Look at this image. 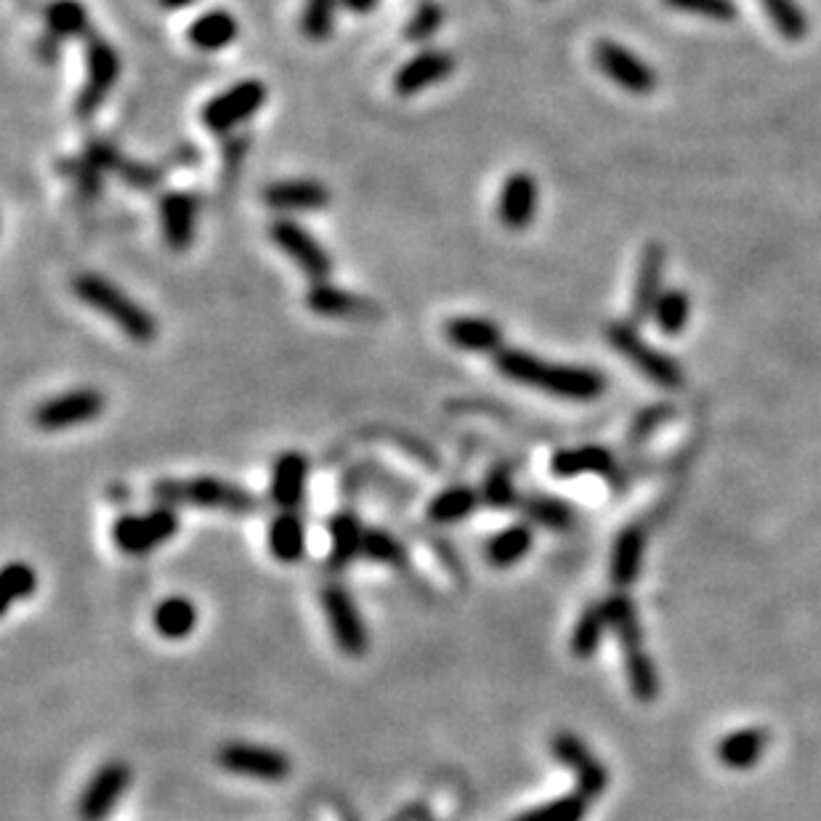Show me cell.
Returning <instances> with one entry per match:
<instances>
[{
  "mask_svg": "<svg viewBox=\"0 0 821 821\" xmlns=\"http://www.w3.org/2000/svg\"><path fill=\"white\" fill-rule=\"evenodd\" d=\"M494 368L508 380L519 386H529L551 393V397L572 399V402H590L607 391V376L593 368L580 364H555L545 362L538 354H529L524 349H500L494 354Z\"/></svg>",
  "mask_w": 821,
  "mask_h": 821,
  "instance_id": "6da1fadb",
  "label": "cell"
},
{
  "mask_svg": "<svg viewBox=\"0 0 821 821\" xmlns=\"http://www.w3.org/2000/svg\"><path fill=\"white\" fill-rule=\"evenodd\" d=\"M72 293L86 307H91L101 317L110 319L114 328L123 330L131 341L152 343L158 338V319L149 314L139 301H133L123 288L107 280V277L93 274V271L78 274L72 280Z\"/></svg>",
  "mask_w": 821,
  "mask_h": 821,
  "instance_id": "7a4b0ae2",
  "label": "cell"
},
{
  "mask_svg": "<svg viewBox=\"0 0 821 821\" xmlns=\"http://www.w3.org/2000/svg\"><path fill=\"white\" fill-rule=\"evenodd\" d=\"M152 498L160 505H194L202 511H221L229 515H250L261 503L246 487L232 484L216 477H194V479H160L152 487Z\"/></svg>",
  "mask_w": 821,
  "mask_h": 821,
  "instance_id": "3957f363",
  "label": "cell"
},
{
  "mask_svg": "<svg viewBox=\"0 0 821 821\" xmlns=\"http://www.w3.org/2000/svg\"><path fill=\"white\" fill-rule=\"evenodd\" d=\"M607 341L614 351H620L633 368L647 376L651 383L662 389H681L683 386V368L673 357L654 349L641 338V332L633 322H612L607 324Z\"/></svg>",
  "mask_w": 821,
  "mask_h": 821,
  "instance_id": "277c9868",
  "label": "cell"
},
{
  "mask_svg": "<svg viewBox=\"0 0 821 821\" xmlns=\"http://www.w3.org/2000/svg\"><path fill=\"white\" fill-rule=\"evenodd\" d=\"M179 534L176 508L158 505L149 513H123L112 524V542L126 555H147Z\"/></svg>",
  "mask_w": 821,
  "mask_h": 821,
  "instance_id": "5b68a950",
  "label": "cell"
},
{
  "mask_svg": "<svg viewBox=\"0 0 821 821\" xmlns=\"http://www.w3.org/2000/svg\"><path fill=\"white\" fill-rule=\"evenodd\" d=\"M120 78V53L110 40L91 36L86 46V80L83 88L74 99V112L80 118H93L104 101L114 91V83Z\"/></svg>",
  "mask_w": 821,
  "mask_h": 821,
  "instance_id": "8992f818",
  "label": "cell"
},
{
  "mask_svg": "<svg viewBox=\"0 0 821 821\" xmlns=\"http://www.w3.org/2000/svg\"><path fill=\"white\" fill-rule=\"evenodd\" d=\"M267 86L263 80L248 78L240 83L229 86L227 91H221L219 97H213L202 107L200 120L210 133H229L242 123H248L250 118H256L258 112L267 104Z\"/></svg>",
  "mask_w": 821,
  "mask_h": 821,
  "instance_id": "52a82bcc",
  "label": "cell"
},
{
  "mask_svg": "<svg viewBox=\"0 0 821 821\" xmlns=\"http://www.w3.org/2000/svg\"><path fill=\"white\" fill-rule=\"evenodd\" d=\"M104 407H107L104 393L93 389V386H86V389L57 393V397L40 402L36 407V412H32V423H36L40 431L78 429V425L97 420L101 412H104Z\"/></svg>",
  "mask_w": 821,
  "mask_h": 821,
  "instance_id": "ba28073f",
  "label": "cell"
},
{
  "mask_svg": "<svg viewBox=\"0 0 821 821\" xmlns=\"http://www.w3.org/2000/svg\"><path fill=\"white\" fill-rule=\"evenodd\" d=\"M322 607H324V614H328V625H330L336 647L341 649L343 654L354 657V660L368 654V647H370L368 625H364L362 614H359V607H357V601L351 599L349 588L341 585V582L324 585Z\"/></svg>",
  "mask_w": 821,
  "mask_h": 821,
  "instance_id": "9c48e42d",
  "label": "cell"
},
{
  "mask_svg": "<svg viewBox=\"0 0 821 821\" xmlns=\"http://www.w3.org/2000/svg\"><path fill=\"white\" fill-rule=\"evenodd\" d=\"M269 240L296 263L311 282L328 280L332 271V258L322 242L309 232L303 223L293 219H277L269 223Z\"/></svg>",
  "mask_w": 821,
  "mask_h": 821,
  "instance_id": "30bf717a",
  "label": "cell"
},
{
  "mask_svg": "<svg viewBox=\"0 0 821 821\" xmlns=\"http://www.w3.org/2000/svg\"><path fill=\"white\" fill-rule=\"evenodd\" d=\"M216 760L223 771L237 777L261 779V782H282L293 771V760L277 748L248 742H227L216 752Z\"/></svg>",
  "mask_w": 821,
  "mask_h": 821,
  "instance_id": "8fae6325",
  "label": "cell"
},
{
  "mask_svg": "<svg viewBox=\"0 0 821 821\" xmlns=\"http://www.w3.org/2000/svg\"><path fill=\"white\" fill-rule=\"evenodd\" d=\"M593 62L614 86L635 93V97H647L657 88V72L638 53L614 43V40L601 38L593 46Z\"/></svg>",
  "mask_w": 821,
  "mask_h": 821,
  "instance_id": "7c38bea8",
  "label": "cell"
},
{
  "mask_svg": "<svg viewBox=\"0 0 821 821\" xmlns=\"http://www.w3.org/2000/svg\"><path fill=\"white\" fill-rule=\"evenodd\" d=\"M131 765L123 760H110V763L99 765L97 773L88 779L78 798V819L80 821H104L126 795L131 787Z\"/></svg>",
  "mask_w": 821,
  "mask_h": 821,
  "instance_id": "4fadbf2b",
  "label": "cell"
},
{
  "mask_svg": "<svg viewBox=\"0 0 821 821\" xmlns=\"http://www.w3.org/2000/svg\"><path fill=\"white\" fill-rule=\"evenodd\" d=\"M551 752L564 769H569L577 777V792L588 800L601 798L609 787V771L603 763L593 755V750L582 742L572 731H559L551 739Z\"/></svg>",
  "mask_w": 821,
  "mask_h": 821,
  "instance_id": "5bb4252c",
  "label": "cell"
},
{
  "mask_svg": "<svg viewBox=\"0 0 821 821\" xmlns=\"http://www.w3.org/2000/svg\"><path fill=\"white\" fill-rule=\"evenodd\" d=\"M664 248L660 242H649L641 250V261H638L633 298H630V322L641 328L654 314L657 301L664 293Z\"/></svg>",
  "mask_w": 821,
  "mask_h": 821,
  "instance_id": "9a60e30c",
  "label": "cell"
},
{
  "mask_svg": "<svg viewBox=\"0 0 821 821\" xmlns=\"http://www.w3.org/2000/svg\"><path fill=\"white\" fill-rule=\"evenodd\" d=\"M540 189L538 179L527 171H515L508 176L498 194V219L511 232H521L538 219Z\"/></svg>",
  "mask_w": 821,
  "mask_h": 821,
  "instance_id": "2e32d148",
  "label": "cell"
},
{
  "mask_svg": "<svg viewBox=\"0 0 821 821\" xmlns=\"http://www.w3.org/2000/svg\"><path fill=\"white\" fill-rule=\"evenodd\" d=\"M454 57L444 49H423L412 59L399 67L393 74V91L399 97H415V93L425 91V88L442 83L454 72Z\"/></svg>",
  "mask_w": 821,
  "mask_h": 821,
  "instance_id": "e0dca14e",
  "label": "cell"
},
{
  "mask_svg": "<svg viewBox=\"0 0 821 821\" xmlns=\"http://www.w3.org/2000/svg\"><path fill=\"white\" fill-rule=\"evenodd\" d=\"M309 460L303 452H282L271 465L269 498L282 511H296L307 500Z\"/></svg>",
  "mask_w": 821,
  "mask_h": 821,
  "instance_id": "ac0fdd59",
  "label": "cell"
},
{
  "mask_svg": "<svg viewBox=\"0 0 821 821\" xmlns=\"http://www.w3.org/2000/svg\"><path fill=\"white\" fill-rule=\"evenodd\" d=\"M197 197L189 192H166L160 197V229L166 246L181 253L194 242L197 234Z\"/></svg>",
  "mask_w": 821,
  "mask_h": 821,
  "instance_id": "d6986e66",
  "label": "cell"
},
{
  "mask_svg": "<svg viewBox=\"0 0 821 821\" xmlns=\"http://www.w3.org/2000/svg\"><path fill=\"white\" fill-rule=\"evenodd\" d=\"M307 307L319 317L330 319H376L378 307L370 298L351 293V290L338 288L328 280L311 282L307 290Z\"/></svg>",
  "mask_w": 821,
  "mask_h": 821,
  "instance_id": "ffe728a7",
  "label": "cell"
},
{
  "mask_svg": "<svg viewBox=\"0 0 821 821\" xmlns=\"http://www.w3.org/2000/svg\"><path fill=\"white\" fill-rule=\"evenodd\" d=\"M263 202L280 213H314L330 206V189L314 179H284L263 189Z\"/></svg>",
  "mask_w": 821,
  "mask_h": 821,
  "instance_id": "44dd1931",
  "label": "cell"
},
{
  "mask_svg": "<svg viewBox=\"0 0 821 821\" xmlns=\"http://www.w3.org/2000/svg\"><path fill=\"white\" fill-rule=\"evenodd\" d=\"M447 343L471 354H498L503 349V328L487 317H452L444 322Z\"/></svg>",
  "mask_w": 821,
  "mask_h": 821,
  "instance_id": "7402d4cb",
  "label": "cell"
},
{
  "mask_svg": "<svg viewBox=\"0 0 821 821\" xmlns=\"http://www.w3.org/2000/svg\"><path fill=\"white\" fill-rule=\"evenodd\" d=\"M240 36V22L232 11L227 9H210L202 11L200 17L192 19V24L187 27V40L189 46H194L197 51H223L234 43Z\"/></svg>",
  "mask_w": 821,
  "mask_h": 821,
  "instance_id": "603a6c76",
  "label": "cell"
},
{
  "mask_svg": "<svg viewBox=\"0 0 821 821\" xmlns=\"http://www.w3.org/2000/svg\"><path fill=\"white\" fill-rule=\"evenodd\" d=\"M269 553L280 564H298L307 555V524L296 511H282L271 519L269 532Z\"/></svg>",
  "mask_w": 821,
  "mask_h": 821,
  "instance_id": "cb8c5ba5",
  "label": "cell"
},
{
  "mask_svg": "<svg viewBox=\"0 0 821 821\" xmlns=\"http://www.w3.org/2000/svg\"><path fill=\"white\" fill-rule=\"evenodd\" d=\"M330 569L341 572L362 555L364 532L368 527L357 519V513L341 511L330 519Z\"/></svg>",
  "mask_w": 821,
  "mask_h": 821,
  "instance_id": "d4e9b609",
  "label": "cell"
},
{
  "mask_svg": "<svg viewBox=\"0 0 821 821\" xmlns=\"http://www.w3.org/2000/svg\"><path fill=\"white\" fill-rule=\"evenodd\" d=\"M614 471V458L607 447L588 444L574 447V450H559L551 458V473L559 479L585 477V473H599L609 477Z\"/></svg>",
  "mask_w": 821,
  "mask_h": 821,
  "instance_id": "484cf974",
  "label": "cell"
},
{
  "mask_svg": "<svg viewBox=\"0 0 821 821\" xmlns=\"http://www.w3.org/2000/svg\"><path fill=\"white\" fill-rule=\"evenodd\" d=\"M643 551H647V532L641 527H628L617 534L612 564H609V577L617 588L633 585L641 574Z\"/></svg>",
  "mask_w": 821,
  "mask_h": 821,
  "instance_id": "4316f807",
  "label": "cell"
},
{
  "mask_svg": "<svg viewBox=\"0 0 821 821\" xmlns=\"http://www.w3.org/2000/svg\"><path fill=\"white\" fill-rule=\"evenodd\" d=\"M532 545H534L532 527H529L527 521H515V524L503 527L498 534H492V538L487 540L484 559L490 561L492 567L508 569L519 564V561L532 551Z\"/></svg>",
  "mask_w": 821,
  "mask_h": 821,
  "instance_id": "83f0119b",
  "label": "cell"
},
{
  "mask_svg": "<svg viewBox=\"0 0 821 821\" xmlns=\"http://www.w3.org/2000/svg\"><path fill=\"white\" fill-rule=\"evenodd\" d=\"M769 748V731L763 729H739L734 734L723 737L718 744V760L725 769L748 771L758 763Z\"/></svg>",
  "mask_w": 821,
  "mask_h": 821,
  "instance_id": "f1b7e54d",
  "label": "cell"
},
{
  "mask_svg": "<svg viewBox=\"0 0 821 821\" xmlns=\"http://www.w3.org/2000/svg\"><path fill=\"white\" fill-rule=\"evenodd\" d=\"M197 620H200V614H197L194 601L184 599V595H168L154 607L152 614V625L166 641H184L194 633Z\"/></svg>",
  "mask_w": 821,
  "mask_h": 821,
  "instance_id": "f546056e",
  "label": "cell"
},
{
  "mask_svg": "<svg viewBox=\"0 0 821 821\" xmlns=\"http://www.w3.org/2000/svg\"><path fill=\"white\" fill-rule=\"evenodd\" d=\"M479 505H481V492L473 490V487L454 484V487H447V490H442L437 498L431 500L425 515H429L431 524L447 527V524H458V521L471 519Z\"/></svg>",
  "mask_w": 821,
  "mask_h": 821,
  "instance_id": "4dcf8cb0",
  "label": "cell"
},
{
  "mask_svg": "<svg viewBox=\"0 0 821 821\" xmlns=\"http://www.w3.org/2000/svg\"><path fill=\"white\" fill-rule=\"evenodd\" d=\"M625 651V670L630 691L638 702H654L660 694V678H657L654 664H651L647 649H643V638H633V641L620 643Z\"/></svg>",
  "mask_w": 821,
  "mask_h": 821,
  "instance_id": "1f68e13d",
  "label": "cell"
},
{
  "mask_svg": "<svg viewBox=\"0 0 821 821\" xmlns=\"http://www.w3.org/2000/svg\"><path fill=\"white\" fill-rule=\"evenodd\" d=\"M607 630H609L607 603H590L585 612L580 614V620H577V625L572 630V641H569V649H572L577 660H590V657L601 649Z\"/></svg>",
  "mask_w": 821,
  "mask_h": 821,
  "instance_id": "d6a6232c",
  "label": "cell"
},
{
  "mask_svg": "<svg viewBox=\"0 0 821 821\" xmlns=\"http://www.w3.org/2000/svg\"><path fill=\"white\" fill-rule=\"evenodd\" d=\"M521 511L527 513L529 521L551 529V532H567L574 524V511L567 500L548 498V494H529L521 498Z\"/></svg>",
  "mask_w": 821,
  "mask_h": 821,
  "instance_id": "836d02e7",
  "label": "cell"
},
{
  "mask_svg": "<svg viewBox=\"0 0 821 821\" xmlns=\"http://www.w3.org/2000/svg\"><path fill=\"white\" fill-rule=\"evenodd\" d=\"M760 6H763L765 17L771 19L773 30L782 38L795 43V40H803L809 36L811 22L798 0H760Z\"/></svg>",
  "mask_w": 821,
  "mask_h": 821,
  "instance_id": "e575fe53",
  "label": "cell"
},
{
  "mask_svg": "<svg viewBox=\"0 0 821 821\" xmlns=\"http://www.w3.org/2000/svg\"><path fill=\"white\" fill-rule=\"evenodd\" d=\"M46 27L53 38L86 36L88 9L80 0H53L46 6Z\"/></svg>",
  "mask_w": 821,
  "mask_h": 821,
  "instance_id": "d590c367",
  "label": "cell"
},
{
  "mask_svg": "<svg viewBox=\"0 0 821 821\" xmlns=\"http://www.w3.org/2000/svg\"><path fill=\"white\" fill-rule=\"evenodd\" d=\"M38 590V574L36 569L24 561H11L3 567L0 574V612H9L17 601L32 599V593Z\"/></svg>",
  "mask_w": 821,
  "mask_h": 821,
  "instance_id": "8d00e7d4",
  "label": "cell"
},
{
  "mask_svg": "<svg viewBox=\"0 0 821 821\" xmlns=\"http://www.w3.org/2000/svg\"><path fill=\"white\" fill-rule=\"evenodd\" d=\"M689 317H691V301H689L687 290H681V288L664 290V293L660 296V301H657L654 314H651L654 324L664 332V336H678V332L687 330Z\"/></svg>",
  "mask_w": 821,
  "mask_h": 821,
  "instance_id": "74e56055",
  "label": "cell"
},
{
  "mask_svg": "<svg viewBox=\"0 0 821 821\" xmlns=\"http://www.w3.org/2000/svg\"><path fill=\"white\" fill-rule=\"evenodd\" d=\"M585 813L588 798L580 795V792H572V795L548 800V803L538 805V809L521 811L519 817H513L511 821H582Z\"/></svg>",
  "mask_w": 821,
  "mask_h": 821,
  "instance_id": "f35d334b",
  "label": "cell"
},
{
  "mask_svg": "<svg viewBox=\"0 0 821 821\" xmlns=\"http://www.w3.org/2000/svg\"><path fill=\"white\" fill-rule=\"evenodd\" d=\"M362 559L386 567H402L407 564V548L402 545V540H399L397 534L389 532V529L368 527V532H364Z\"/></svg>",
  "mask_w": 821,
  "mask_h": 821,
  "instance_id": "ab89813d",
  "label": "cell"
},
{
  "mask_svg": "<svg viewBox=\"0 0 821 821\" xmlns=\"http://www.w3.org/2000/svg\"><path fill=\"white\" fill-rule=\"evenodd\" d=\"M481 500H487V503H490L492 508H498V511H513V508L521 505V498L513 484L511 468L498 465L487 473L484 490H481Z\"/></svg>",
  "mask_w": 821,
  "mask_h": 821,
  "instance_id": "60d3db41",
  "label": "cell"
},
{
  "mask_svg": "<svg viewBox=\"0 0 821 821\" xmlns=\"http://www.w3.org/2000/svg\"><path fill=\"white\" fill-rule=\"evenodd\" d=\"M341 6V0H307L301 13V32L309 40H322L330 38L332 27H336V9Z\"/></svg>",
  "mask_w": 821,
  "mask_h": 821,
  "instance_id": "b9f144b4",
  "label": "cell"
},
{
  "mask_svg": "<svg viewBox=\"0 0 821 821\" xmlns=\"http://www.w3.org/2000/svg\"><path fill=\"white\" fill-rule=\"evenodd\" d=\"M444 24V9L437 0H423L415 11H412L410 22L404 27V38L410 43H425L439 32V27Z\"/></svg>",
  "mask_w": 821,
  "mask_h": 821,
  "instance_id": "7bdbcfd3",
  "label": "cell"
},
{
  "mask_svg": "<svg viewBox=\"0 0 821 821\" xmlns=\"http://www.w3.org/2000/svg\"><path fill=\"white\" fill-rule=\"evenodd\" d=\"M662 3L675 11L712 19V22H734L739 13L734 0H662Z\"/></svg>",
  "mask_w": 821,
  "mask_h": 821,
  "instance_id": "ee69618b",
  "label": "cell"
},
{
  "mask_svg": "<svg viewBox=\"0 0 821 821\" xmlns=\"http://www.w3.org/2000/svg\"><path fill=\"white\" fill-rule=\"evenodd\" d=\"M668 418H673V407L670 404H657V407H649V410H643L641 415L635 418L633 429H630V437H628L630 444L647 442L651 433L660 429Z\"/></svg>",
  "mask_w": 821,
  "mask_h": 821,
  "instance_id": "f6af8a7d",
  "label": "cell"
},
{
  "mask_svg": "<svg viewBox=\"0 0 821 821\" xmlns=\"http://www.w3.org/2000/svg\"><path fill=\"white\" fill-rule=\"evenodd\" d=\"M380 0H341V6L351 13H370L378 9Z\"/></svg>",
  "mask_w": 821,
  "mask_h": 821,
  "instance_id": "bcb514c9",
  "label": "cell"
},
{
  "mask_svg": "<svg viewBox=\"0 0 821 821\" xmlns=\"http://www.w3.org/2000/svg\"><path fill=\"white\" fill-rule=\"evenodd\" d=\"M158 3L166 11H181V9H189V6H194L197 0H158Z\"/></svg>",
  "mask_w": 821,
  "mask_h": 821,
  "instance_id": "7dc6e473",
  "label": "cell"
},
{
  "mask_svg": "<svg viewBox=\"0 0 821 821\" xmlns=\"http://www.w3.org/2000/svg\"><path fill=\"white\" fill-rule=\"evenodd\" d=\"M393 821H404V819H393Z\"/></svg>",
  "mask_w": 821,
  "mask_h": 821,
  "instance_id": "c3c4849f",
  "label": "cell"
}]
</instances>
